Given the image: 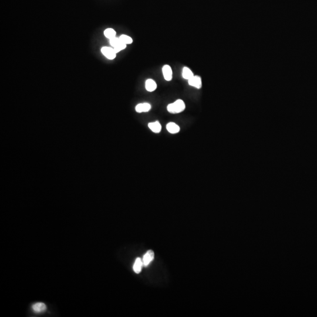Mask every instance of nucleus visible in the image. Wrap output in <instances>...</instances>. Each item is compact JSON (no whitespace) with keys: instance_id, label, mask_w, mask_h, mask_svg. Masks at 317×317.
I'll use <instances>...</instances> for the list:
<instances>
[{"instance_id":"nucleus-1","label":"nucleus","mask_w":317,"mask_h":317,"mask_svg":"<svg viewBox=\"0 0 317 317\" xmlns=\"http://www.w3.org/2000/svg\"><path fill=\"white\" fill-rule=\"evenodd\" d=\"M186 106L184 102L181 99H178L173 103L168 105L167 109L171 114H178L183 112L185 109Z\"/></svg>"},{"instance_id":"nucleus-2","label":"nucleus","mask_w":317,"mask_h":317,"mask_svg":"<svg viewBox=\"0 0 317 317\" xmlns=\"http://www.w3.org/2000/svg\"><path fill=\"white\" fill-rule=\"evenodd\" d=\"M102 53L109 60L115 59L116 56V53L114 48L108 46H103L101 49Z\"/></svg>"},{"instance_id":"nucleus-3","label":"nucleus","mask_w":317,"mask_h":317,"mask_svg":"<svg viewBox=\"0 0 317 317\" xmlns=\"http://www.w3.org/2000/svg\"><path fill=\"white\" fill-rule=\"evenodd\" d=\"M162 72L164 78L167 81H170L172 79L173 72L170 65H165L162 68Z\"/></svg>"},{"instance_id":"nucleus-4","label":"nucleus","mask_w":317,"mask_h":317,"mask_svg":"<svg viewBox=\"0 0 317 317\" xmlns=\"http://www.w3.org/2000/svg\"><path fill=\"white\" fill-rule=\"evenodd\" d=\"M154 257H155L154 252L152 250L147 251L142 258L143 266L145 267L148 266L150 264V263L154 260Z\"/></svg>"},{"instance_id":"nucleus-5","label":"nucleus","mask_w":317,"mask_h":317,"mask_svg":"<svg viewBox=\"0 0 317 317\" xmlns=\"http://www.w3.org/2000/svg\"><path fill=\"white\" fill-rule=\"evenodd\" d=\"M189 85L200 89L202 87V79L198 76H193L191 79L188 80Z\"/></svg>"},{"instance_id":"nucleus-6","label":"nucleus","mask_w":317,"mask_h":317,"mask_svg":"<svg viewBox=\"0 0 317 317\" xmlns=\"http://www.w3.org/2000/svg\"><path fill=\"white\" fill-rule=\"evenodd\" d=\"M151 105L149 103H139L136 106L135 109L138 113L142 112H147L151 110Z\"/></svg>"},{"instance_id":"nucleus-7","label":"nucleus","mask_w":317,"mask_h":317,"mask_svg":"<svg viewBox=\"0 0 317 317\" xmlns=\"http://www.w3.org/2000/svg\"><path fill=\"white\" fill-rule=\"evenodd\" d=\"M143 266H143L142 259L141 258H137L134 262V264H133V271H135V272H136V274H139L141 272Z\"/></svg>"},{"instance_id":"nucleus-8","label":"nucleus","mask_w":317,"mask_h":317,"mask_svg":"<svg viewBox=\"0 0 317 317\" xmlns=\"http://www.w3.org/2000/svg\"><path fill=\"white\" fill-rule=\"evenodd\" d=\"M145 87L147 91L153 92L156 89V83L152 79H148L145 83Z\"/></svg>"},{"instance_id":"nucleus-9","label":"nucleus","mask_w":317,"mask_h":317,"mask_svg":"<svg viewBox=\"0 0 317 317\" xmlns=\"http://www.w3.org/2000/svg\"><path fill=\"white\" fill-rule=\"evenodd\" d=\"M32 308L35 313H42L46 311V305L42 303H37L32 305Z\"/></svg>"},{"instance_id":"nucleus-10","label":"nucleus","mask_w":317,"mask_h":317,"mask_svg":"<svg viewBox=\"0 0 317 317\" xmlns=\"http://www.w3.org/2000/svg\"><path fill=\"white\" fill-rule=\"evenodd\" d=\"M166 129L169 132L172 134L178 133L180 131L179 126L173 122H170L167 124Z\"/></svg>"},{"instance_id":"nucleus-11","label":"nucleus","mask_w":317,"mask_h":317,"mask_svg":"<svg viewBox=\"0 0 317 317\" xmlns=\"http://www.w3.org/2000/svg\"><path fill=\"white\" fill-rule=\"evenodd\" d=\"M148 126H149V128L150 129L152 130V131H153L155 133H159L161 131V124L157 121L155 122L149 123L148 124Z\"/></svg>"},{"instance_id":"nucleus-12","label":"nucleus","mask_w":317,"mask_h":317,"mask_svg":"<svg viewBox=\"0 0 317 317\" xmlns=\"http://www.w3.org/2000/svg\"><path fill=\"white\" fill-rule=\"evenodd\" d=\"M182 76H183V78L185 79L189 80L190 79H191L193 77L194 74L192 72V71L188 68L184 67L183 69V71H182Z\"/></svg>"},{"instance_id":"nucleus-13","label":"nucleus","mask_w":317,"mask_h":317,"mask_svg":"<svg viewBox=\"0 0 317 317\" xmlns=\"http://www.w3.org/2000/svg\"><path fill=\"white\" fill-rule=\"evenodd\" d=\"M104 35L107 38L110 40V39H112V38L116 37V32L112 28H108L105 30Z\"/></svg>"},{"instance_id":"nucleus-14","label":"nucleus","mask_w":317,"mask_h":317,"mask_svg":"<svg viewBox=\"0 0 317 317\" xmlns=\"http://www.w3.org/2000/svg\"><path fill=\"white\" fill-rule=\"evenodd\" d=\"M120 40L122 42L124 43L125 44H130L133 42L132 38L129 36H128L126 35H122L119 37Z\"/></svg>"},{"instance_id":"nucleus-15","label":"nucleus","mask_w":317,"mask_h":317,"mask_svg":"<svg viewBox=\"0 0 317 317\" xmlns=\"http://www.w3.org/2000/svg\"><path fill=\"white\" fill-rule=\"evenodd\" d=\"M126 48V44H125L124 43H123V42H121L118 45H117L116 46H115L114 48V50L116 52V53L117 54L118 52H119L120 51L124 50Z\"/></svg>"},{"instance_id":"nucleus-16","label":"nucleus","mask_w":317,"mask_h":317,"mask_svg":"<svg viewBox=\"0 0 317 317\" xmlns=\"http://www.w3.org/2000/svg\"><path fill=\"white\" fill-rule=\"evenodd\" d=\"M120 42H121V41L120 40L119 38H117V37H115L112 39H110L109 40V43H110V45L114 48L117 45H118Z\"/></svg>"}]
</instances>
